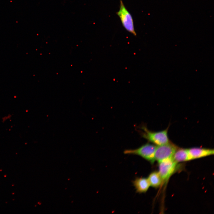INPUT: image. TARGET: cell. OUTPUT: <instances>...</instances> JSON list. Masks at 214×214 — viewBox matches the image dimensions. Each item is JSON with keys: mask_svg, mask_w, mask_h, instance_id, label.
I'll return each instance as SVG.
<instances>
[{"mask_svg": "<svg viewBox=\"0 0 214 214\" xmlns=\"http://www.w3.org/2000/svg\"><path fill=\"white\" fill-rule=\"evenodd\" d=\"M142 128L143 131L142 133V137L156 145H162L169 142L168 136V128L158 132L151 131L144 127Z\"/></svg>", "mask_w": 214, "mask_h": 214, "instance_id": "cell-1", "label": "cell"}, {"mask_svg": "<svg viewBox=\"0 0 214 214\" xmlns=\"http://www.w3.org/2000/svg\"><path fill=\"white\" fill-rule=\"evenodd\" d=\"M156 147L154 144L147 143L136 149L126 150L124 153L139 155L152 164L155 160V153Z\"/></svg>", "mask_w": 214, "mask_h": 214, "instance_id": "cell-2", "label": "cell"}, {"mask_svg": "<svg viewBox=\"0 0 214 214\" xmlns=\"http://www.w3.org/2000/svg\"><path fill=\"white\" fill-rule=\"evenodd\" d=\"M119 16L123 26L128 32L136 36L133 18L131 14L125 7L122 0L120 1L119 9L116 12Z\"/></svg>", "mask_w": 214, "mask_h": 214, "instance_id": "cell-3", "label": "cell"}, {"mask_svg": "<svg viewBox=\"0 0 214 214\" xmlns=\"http://www.w3.org/2000/svg\"><path fill=\"white\" fill-rule=\"evenodd\" d=\"M158 163V172L162 182H166L176 171L177 163L171 158L164 160Z\"/></svg>", "mask_w": 214, "mask_h": 214, "instance_id": "cell-4", "label": "cell"}, {"mask_svg": "<svg viewBox=\"0 0 214 214\" xmlns=\"http://www.w3.org/2000/svg\"><path fill=\"white\" fill-rule=\"evenodd\" d=\"M178 147L172 143L156 146L155 153V159L158 163L166 159L172 158Z\"/></svg>", "mask_w": 214, "mask_h": 214, "instance_id": "cell-5", "label": "cell"}, {"mask_svg": "<svg viewBox=\"0 0 214 214\" xmlns=\"http://www.w3.org/2000/svg\"><path fill=\"white\" fill-rule=\"evenodd\" d=\"M188 151L191 160L212 155L214 152L213 149L199 147L189 148Z\"/></svg>", "mask_w": 214, "mask_h": 214, "instance_id": "cell-6", "label": "cell"}, {"mask_svg": "<svg viewBox=\"0 0 214 214\" xmlns=\"http://www.w3.org/2000/svg\"><path fill=\"white\" fill-rule=\"evenodd\" d=\"M133 185L136 191L139 193L146 192L150 186L147 178L144 177H138L133 182Z\"/></svg>", "mask_w": 214, "mask_h": 214, "instance_id": "cell-7", "label": "cell"}, {"mask_svg": "<svg viewBox=\"0 0 214 214\" xmlns=\"http://www.w3.org/2000/svg\"><path fill=\"white\" fill-rule=\"evenodd\" d=\"M173 159L177 163L191 160L188 149L178 148L173 157Z\"/></svg>", "mask_w": 214, "mask_h": 214, "instance_id": "cell-8", "label": "cell"}, {"mask_svg": "<svg viewBox=\"0 0 214 214\" xmlns=\"http://www.w3.org/2000/svg\"><path fill=\"white\" fill-rule=\"evenodd\" d=\"M147 179L150 186L155 188L159 187L162 182L161 177L157 171H154L150 173Z\"/></svg>", "mask_w": 214, "mask_h": 214, "instance_id": "cell-9", "label": "cell"}, {"mask_svg": "<svg viewBox=\"0 0 214 214\" xmlns=\"http://www.w3.org/2000/svg\"><path fill=\"white\" fill-rule=\"evenodd\" d=\"M12 117V115L9 114L8 115L3 117L2 118V121L4 122L7 120L10 119Z\"/></svg>", "mask_w": 214, "mask_h": 214, "instance_id": "cell-10", "label": "cell"}]
</instances>
